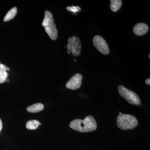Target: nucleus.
<instances>
[{"label": "nucleus", "instance_id": "412c9836", "mask_svg": "<svg viewBox=\"0 0 150 150\" xmlns=\"http://www.w3.org/2000/svg\"><path fill=\"white\" fill-rule=\"evenodd\" d=\"M74 60L75 62H76V60H75V59H74Z\"/></svg>", "mask_w": 150, "mask_h": 150}, {"label": "nucleus", "instance_id": "39448f33", "mask_svg": "<svg viewBox=\"0 0 150 150\" xmlns=\"http://www.w3.org/2000/svg\"><path fill=\"white\" fill-rule=\"evenodd\" d=\"M67 48L71 51L74 56L77 57L79 56L81 50V44L80 40L77 36L74 35L69 38Z\"/></svg>", "mask_w": 150, "mask_h": 150}, {"label": "nucleus", "instance_id": "9b49d317", "mask_svg": "<svg viewBox=\"0 0 150 150\" xmlns=\"http://www.w3.org/2000/svg\"><path fill=\"white\" fill-rule=\"evenodd\" d=\"M17 13V8L16 7L11 9L8 12L5 16L4 19V21H8L13 19L16 16Z\"/></svg>", "mask_w": 150, "mask_h": 150}, {"label": "nucleus", "instance_id": "4468645a", "mask_svg": "<svg viewBox=\"0 0 150 150\" xmlns=\"http://www.w3.org/2000/svg\"><path fill=\"white\" fill-rule=\"evenodd\" d=\"M67 9L69 11L72 12L73 13H77L81 10V8L78 6H72L71 7H67Z\"/></svg>", "mask_w": 150, "mask_h": 150}, {"label": "nucleus", "instance_id": "f8f14e48", "mask_svg": "<svg viewBox=\"0 0 150 150\" xmlns=\"http://www.w3.org/2000/svg\"><path fill=\"white\" fill-rule=\"evenodd\" d=\"M122 4V1L121 0H111L110 4V9L114 12L117 11L121 7Z\"/></svg>", "mask_w": 150, "mask_h": 150}, {"label": "nucleus", "instance_id": "aec40b11", "mask_svg": "<svg viewBox=\"0 0 150 150\" xmlns=\"http://www.w3.org/2000/svg\"><path fill=\"white\" fill-rule=\"evenodd\" d=\"M122 114V113L121 112H119V114Z\"/></svg>", "mask_w": 150, "mask_h": 150}, {"label": "nucleus", "instance_id": "6ab92c4d", "mask_svg": "<svg viewBox=\"0 0 150 150\" xmlns=\"http://www.w3.org/2000/svg\"><path fill=\"white\" fill-rule=\"evenodd\" d=\"M149 59H150V54H149Z\"/></svg>", "mask_w": 150, "mask_h": 150}, {"label": "nucleus", "instance_id": "1a4fd4ad", "mask_svg": "<svg viewBox=\"0 0 150 150\" xmlns=\"http://www.w3.org/2000/svg\"><path fill=\"white\" fill-rule=\"evenodd\" d=\"M9 70V68L0 62V84L5 82L8 76V73L7 71Z\"/></svg>", "mask_w": 150, "mask_h": 150}, {"label": "nucleus", "instance_id": "0eeeda50", "mask_svg": "<svg viewBox=\"0 0 150 150\" xmlns=\"http://www.w3.org/2000/svg\"><path fill=\"white\" fill-rule=\"evenodd\" d=\"M82 80V76L80 74H76L72 77L66 84L67 88L75 90L80 87Z\"/></svg>", "mask_w": 150, "mask_h": 150}, {"label": "nucleus", "instance_id": "9d476101", "mask_svg": "<svg viewBox=\"0 0 150 150\" xmlns=\"http://www.w3.org/2000/svg\"><path fill=\"white\" fill-rule=\"evenodd\" d=\"M44 109V105L41 103H37L32 105L27 108L28 112H32V113H36L42 111Z\"/></svg>", "mask_w": 150, "mask_h": 150}, {"label": "nucleus", "instance_id": "f257e3e1", "mask_svg": "<svg viewBox=\"0 0 150 150\" xmlns=\"http://www.w3.org/2000/svg\"><path fill=\"white\" fill-rule=\"evenodd\" d=\"M70 127L75 131L80 132H91L97 129V123L91 115L86 116L83 120L76 119L70 123Z\"/></svg>", "mask_w": 150, "mask_h": 150}, {"label": "nucleus", "instance_id": "f3484780", "mask_svg": "<svg viewBox=\"0 0 150 150\" xmlns=\"http://www.w3.org/2000/svg\"><path fill=\"white\" fill-rule=\"evenodd\" d=\"M67 52H68V54H70L71 53V51H69V50H68V51H67Z\"/></svg>", "mask_w": 150, "mask_h": 150}, {"label": "nucleus", "instance_id": "f03ea898", "mask_svg": "<svg viewBox=\"0 0 150 150\" xmlns=\"http://www.w3.org/2000/svg\"><path fill=\"white\" fill-rule=\"evenodd\" d=\"M42 25L50 38L52 40H56L58 37V30L54 22L53 15L49 11H46L45 12Z\"/></svg>", "mask_w": 150, "mask_h": 150}, {"label": "nucleus", "instance_id": "ddd939ff", "mask_svg": "<svg viewBox=\"0 0 150 150\" xmlns=\"http://www.w3.org/2000/svg\"><path fill=\"white\" fill-rule=\"evenodd\" d=\"M40 122L36 120H30L28 121L26 124V127L29 130H35L40 125Z\"/></svg>", "mask_w": 150, "mask_h": 150}, {"label": "nucleus", "instance_id": "7ed1b4c3", "mask_svg": "<svg viewBox=\"0 0 150 150\" xmlns=\"http://www.w3.org/2000/svg\"><path fill=\"white\" fill-rule=\"evenodd\" d=\"M138 124L137 118L129 114H119L117 118V125L121 130H127L134 129Z\"/></svg>", "mask_w": 150, "mask_h": 150}, {"label": "nucleus", "instance_id": "6e6552de", "mask_svg": "<svg viewBox=\"0 0 150 150\" xmlns=\"http://www.w3.org/2000/svg\"><path fill=\"white\" fill-rule=\"evenodd\" d=\"M149 30L147 25L144 23H137L134 26L133 31L137 36H142L146 34Z\"/></svg>", "mask_w": 150, "mask_h": 150}, {"label": "nucleus", "instance_id": "dca6fc26", "mask_svg": "<svg viewBox=\"0 0 150 150\" xmlns=\"http://www.w3.org/2000/svg\"><path fill=\"white\" fill-rule=\"evenodd\" d=\"M2 122L1 120V118H0V132H1V131L2 129Z\"/></svg>", "mask_w": 150, "mask_h": 150}, {"label": "nucleus", "instance_id": "20e7f679", "mask_svg": "<svg viewBox=\"0 0 150 150\" xmlns=\"http://www.w3.org/2000/svg\"><path fill=\"white\" fill-rule=\"evenodd\" d=\"M118 89L120 95L125 98L130 104L137 105H141L139 97L136 93L131 91L122 85L118 86Z\"/></svg>", "mask_w": 150, "mask_h": 150}, {"label": "nucleus", "instance_id": "2eb2a0df", "mask_svg": "<svg viewBox=\"0 0 150 150\" xmlns=\"http://www.w3.org/2000/svg\"><path fill=\"white\" fill-rule=\"evenodd\" d=\"M145 83L146 84H147L148 85L150 86V78H148V79H147L146 81H145Z\"/></svg>", "mask_w": 150, "mask_h": 150}, {"label": "nucleus", "instance_id": "423d86ee", "mask_svg": "<svg viewBox=\"0 0 150 150\" xmlns=\"http://www.w3.org/2000/svg\"><path fill=\"white\" fill-rule=\"evenodd\" d=\"M93 41L94 46L101 54L104 55H108L109 54L110 50L108 45L103 38L100 35H95L93 38Z\"/></svg>", "mask_w": 150, "mask_h": 150}, {"label": "nucleus", "instance_id": "a211bd4d", "mask_svg": "<svg viewBox=\"0 0 150 150\" xmlns=\"http://www.w3.org/2000/svg\"><path fill=\"white\" fill-rule=\"evenodd\" d=\"M6 81H7L8 82H9V80L8 79H7L6 80Z\"/></svg>", "mask_w": 150, "mask_h": 150}]
</instances>
